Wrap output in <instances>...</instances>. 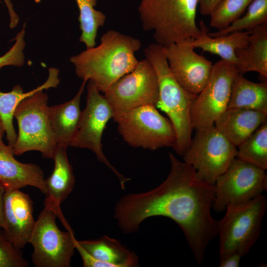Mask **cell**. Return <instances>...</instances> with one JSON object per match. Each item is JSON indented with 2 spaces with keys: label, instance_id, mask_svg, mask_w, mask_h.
Masks as SVG:
<instances>
[{
  "label": "cell",
  "instance_id": "e575fe53",
  "mask_svg": "<svg viewBox=\"0 0 267 267\" xmlns=\"http://www.w3.org/2000/svg\"><path fill=\"white\" fill-rule=\"evenodd\" d=\"M5 133L4 129L3 126L2 121L0 117V147L3 146L5 144L3 143L2 138Z\"/></svg>",
  "mask_w": 267,
  "mask_h": 267
},
{
  "label": "cell",
  "instance_id": "7402d4cb",
  "mask_svg": "<svg viewBox=\"0 0 267 267\" xmlns=\"http://www.w3.org/2000/svg\"><path fill=\"white\" fill-rule=\"evenodd\" d=\"M78 243L103 267H135L139 266L138 258L118 240L104 235L93 240Z\"/></svg>",
  "mask_w": 267,
  "mask_h": 267
},
{
  "label": "cell",
  "instance_id": "3957f363",
  "mask_svg": "<svg viewBox=\"0 0 267 267\" xmlns=\"http://www.w3.org/2000/svg\"><path fill=\"white\" fill-rule=\"evenodd\" d=\"M198 6V0H141L138 10L143 29L164 46L200 36Z\"/></svg>",
  "mask_w": 267,
  "mask_h": 267
},
{
  "label": "cell",
  "instance_id": "ba28073f",
  "mask_svg": "<svg viewBox=\"0 0 267 267\" xmlns=\"http://www.w3.org/2000/svg\"><path fill=\"white\" fill-rule=\"evenodd\" d=\"M236 152L237 147L213 125L196 129L183 159L199 179L214 185L236 158Z\"/></svg>",
  "mask_w": 267,
  "mask_h": 267
},
{
  "label": "cell",
  "instance_id": "cb8c5ba5",
  "mask_svg": "<svg viewBox=\"0 0 267 267\" xmlns=\"http://www.w3.org/2000/svg\"><path fill=\"white\" fill-rule=\"evenodd\" d=\"M227 108L267 112V82L255 83L238 74L231 87Z\"/></svg>",
  "mask_w": 267,
  "mask_h": 267
},
{
  "label": "cell",
  "instance_id": "f546056e",
  "mask_svg": "<svg viewBox=\"0 0 267 267\" xmlns=\"http://www.w3.org/2000/svg\"><path fill=\"white\" fill-rule=\"evenodd\" d=\"M26 23L23 25L21 30L18 32L14 40V44L3 55L0 57V69L5 66H22L25 62L23 50L25 47L24 35Z\"/></svg>",
  "mask_w": 267,
  "mask_h": 267
},
{
  "label": "cell",
  "instance_id": "4dcf8cb0",
  "mask_svg": "<svg viewBox=\"0 0 267 267\" xmlns=\"http://www.w3.org/2000/svg\"><path fill=\"white\" fill-rule=\"evenodd\" d=\"M243 257L237 253H232L220 260V267H238Z\"/></svg>",
  "mask_w": 267,
  "mask_h": 267
},
{
  "label": "cell",
  "instance_id": "7a4b0ae2",
  "mask_svg": "<svg viewBox=\"0 0 267 267\" xmlns=\"http://www.w3.org/2000/svg\"><path fill=\"white\" fill-rule=\"evenodd\" d=\"M140 41L110 30L103 34L100 44L70 57L77 75L91 81L100 92H104L114 82L133 71L139 61L135 53Z\"/></svg>",
  "mask_w": 267,
  "mask_h": 267
},
{
  "label": "cell",
  "instance_id": "484cf974",
  "mask_svg": "<svg viewBox=\"0 0 267 267\" xmlns=\"http://www.w3.org/2000/svg\"><path fill=\"white\" fill-rule=\"evenodd\" d=\"M75 0L79 10L78 19L81 31L79 41L83 43L87 48L92 47L95 46L98 30L104 24L106 16L94 8L97 0Z\"/></svg>",
  "mask_w": 267,
  "mask_h": 267
},
{
  "label": "cell",
  "instance_id": "e0dca14e",
  "mask_svg": "<svg viewBox=\"0 0 267 267\" xmlns=\"http://www.w3.org/2000/svg\"><path fill=\"white\" fill-rule=\"evenodd\" d=\"M14 155L12 147L5 144L0 147V182L5 190L31 186L45 194V179L41 168L33 163H21Z\"/></svg>",
  "mask_w": 267,
  "mask_h": 267
},
{
  "label": "cell",
  "instance_id": "7c38bea8",
  "mask_svg": "<svg viewBox=\"0 0 267 267\" xmlns=\"http://www.w3.org/2000/svg\"><path fill=\"white\" fill-rule=\"evenodd\" d=\"M212 208L216 212L227 206L246 202L267 190L266 170L235 158L216 180Z\"/></svg>",
  "mask_w": 267,
  "mask_h": 267
},
{
  "label": "cell",
  "instance_id": "603a6c76",
  "mask_svg": "<svg viewBox=\"0 0 267 267\" xmlns=\"http://www.w3.org/2000/svg\"><path fill=\"white\" fill-rule=\"evenodd\" d=\"M199 26L200 35L190 41L192 46L219 55L222 60L235 65L236 62L235 50L247 46L250 32H236L212 37L208 35L209 29L203 20L200 21Z\"/></svg>",
  "mask_w": 267,
  "mask_h": 267
},
{
  "label": "cell",
  "instance_id": "52a82bcc",
  "mask_svg": "<svg viewBox=\"0 0 267 267\" xmlns=\"http://www.w3.org/2000/svg\"><path fill=\"white\" fill-rule=\"evenodd\" d=\"M119 134L130 146L155 150L174 148L176 135L169 119L162 116L156 106H140L119 116L115 121Z\"/></svg>",
  "mask_w": 267,
  "mask_h": 267
},
{
  "label": "cell",
  "instance_id": "9a60e30c",
  "mask_svg": "<svg viewBox=\"0 0 267 267\" xmlns=\"http://www.w3.org/2000/svg\"><path fill=\"white\" fill-rule=\"evenodd\" d=\"M4 237L16 248L29 243L35 221L30 196L19 189L5 190L3 198Z\"/></svg>",
  "mask_w": 267,
  "mask_h": 267
},
{
  "label": "cell",
  "instance_id": "4fadbf2b",
  "mask_svg": "<svg viewBox=\"0 0 267 267\" xmlns=\"http://www.w3.org/2000/svg\"><path fill=\"white\" fill-rule=\"evenodd\" d=\"M238 74L235 66L226 61L221 59L213 64L207 84L191 106L190 117L193 129L214 125L216 120L227 108L232 85Z\"/></svg>",
  "mask_w": 267,
  "mask_h": 267
},
{
  "label": "cell",
  "instance_id": "d6a6232c",
  "mask_svg": "<svg viewBox=\"0 0 267 267\" xmlns=\"http://www.w3.org/2000/svg\"><path fill=\"white\" fill-rule=\"evenodd\" d=\"M3 1L7 7L10 17L9 27L10 28H14L17 25L19 18L15 12L10 0H3Z\"/></svg>",
  "mask_w": 267,
  "mask_h": 267
},
{
  "label": "cell",
  "instance_id": "5b68a950",
  "mask_svg": "<svg viewBox=\"0 0 267 267\" xmlns=\"http://www.w3.org/2000/svg\"><path fill=\"white\" fill-rule=\"evenodd\" d=\"M267 201L263 194L226 207L217 223L220 260L232 253L246 256L260 237Z\"/></svg>",
  "mask_w": 267,
  "mask_h": 267
},
{
  "label": "cell",
  "instance_id": "d6986e66",
  "mask_svg": "<svg viewBox=\"0 0 267 267\" xmlns=\"http://www.w3.org/2000/svg\"><path fill=\"white\" fill-rule=\"evenodd\" d=\"M87 81L83 80L78 92L70 100L49 106V116L57 146L68 147L74 137L80 122V101Z\"/></svg>",
  "mask_w": 267,
  "mask_h": 267
},
{
  "label": "cell",
  "instance_id": "30bf717a",
  "mask_svg": "<svg viewBox=\"0 0 267 267\" xmlns=\"http://www.w3.org/2000/svg\"><path fill=\"white\" fill-rule=\"evenodd\" d=\"M57 215L44 207L39 214L29 243L33 247L32 262L36 267H69L75 249L73 230L58 227Z\"/></svg>",
  "mask_w": 267,
  "mask_h": 267
},
{
  "label": "cell",
  "instance_id": "4316f807",
  "mask_svg": "<svg viewBox=\"0 0 267 267\" xmlns=\"http://www.w3.org/2000/svg\"><path fill=\"white\" fill-rule=\"evenodd\" d=\"M267 22V0H254L246 13L226 28L215 32H208L210 37H217L241 31L250 32L258 26Z\"/></svg>",
  "mask_w": 267,
  "mask_h": 267
},
{
  "label": "cell",
  "instance_id": "8992f818",
  "mask_svg": "<svg viewBox=\"0 0 267 267\" xmlns=\"http://www.w3.org/2000/svg\"><path fill=\"white\" fill-rule=\"evenodd\" d=\"M47 101V94L40 90L24 99L16 107L14 117L18 124V134L12 147L14 155L38 151L45 158H53L57 145Z\"/></svg>",
  "mask_w": 267,
  "mask_h": 267
},
{
  "label": "cell",
  "instance_id": "f1b7e54d",
  "mask_svg": "<svg viewBox=\"0 0 267 267\" xmlns=\"http://www.w3.org/2000/svg\"><path fill=\"white\" fill-rule=\"evenodd\" d=\"M28 261L20 250L16 248L0 234V267H27Z\"/></svg>",
  "mask_w": 267,
  "mask_h": 267
},
{
  "label": "cell",
  "instance_id": "83f0119b",
  "mask_svg": "<svg viewBox=\"0 0 267 267\" xmlns=\"http://www.w3.org/2000/svg\"><path fill=\"white\" fill-rule=\"evenodd\" d=\"M254 0H221L210 14V26L219 30L241 16Z\"/></svg>",
  "mask_w": 267,
  "mask_h": 267
},
{
  "label": "cell",
  "instance_id": "8fae6325",
  "mask_svg": "<svg viewBox=\"0 0 267 267\" xmlns=\"http://www.w3.org/2000/svg\"><path fill=\"white\" fill-rule=\"evenodd\" d=\"M113 112L107 100L100 94L94 83L89 81L87 85V103L82 111L77 132L69 146L91 150L97 159L103 163L118 178L121 187L130 178H125L110 163L103 151L102 137Z\"/></svg>",
  "mask_w": 267,
  "mask_h": 267
},
{
  "label": "cell",
  "instance_id": "2e32d148",
  "mask_svg": "<svg viewBox=\"0 0 267 267\" xmlns=\"http://www.w3.org/2000/svg\"><path fill=\"white\" fill-rule=\"evenodd\" d=\"M67 147L57 146L53 157L54 167L51 175L45 179L46 187L44 207L56 214L63 224L68 229L70 226L61 211L60 205L72 191L75 176L67 154Z\"/></svg>",
  "mask_w": 267,
  "mask_h": 267
},
{
  "label": "cell",
  "instance_id": "1f68e13d",
  "mask_svg": "<svg viewBox=\"0 0 267 267\" xmlns=\"http://www.w3.org/2000/svg\"><path fill=\"white\" fill-rule=\"evenodd\" d=\"M200 13L203 15H210L216 5L221 0H198Z\"/></svg>",
  "mask_w": 267,
  "mask_h": 267
},
{
  "label": "cell",
  "instance_id": "6da1fadb",
  "mask_svg": "<svg viewBox=\"0 0 267 267\" xmlns=\"http://www.w3.org/2000/svg\"><path fill=\"white\" fill-rule=\"evenodd\" d=\"M169 157L166 179L153 189L123 196L116 204L114 218L124 234L137 232L149 218L172 219L182 230L196 262L202 263L207 246L217 235L218 221L211 213L214 186L199 179L190 165L172 153Z\"/></svg>",
  "mask_w": 267,
  "mask_h": 267
},
{
  "label": "cell",
  "instance_id": "ac0fdd59",
  "mask_svg": "<svg viewBox=\"0 0 267 267\" xmlns=\"http://www.w3.org/2000/svg\"><path fill=\"white\" fill-rule=\"evenodd\" d=\"M267 121V112L227 108L216 120V128L236 147Z\"/></svg>",
  "mask_w": 267,
  "mask_h": 267
},
{
  "label": "cell",
  "instance_id": "277c9868",
  "mask_svg": "<svg viewBox=\"0 0 267 267\" xmlns=\"http://www.w3.org/2000/svg\"><path fill=\"white\" fill-rule=\"evenodd\" d=\"M144 52L158 77L159 100L156 106L167 115L172 124L176 135L173 148L178 155L183 156L192 139L190 111L197 95L186 91L175 79L161 45L151 44L144 49Z\"/></svg>",
  "mask_w": 267,
  "mask_h": 267
},
{
  "label": "cell",
  "instance_id": "9c48e42d",
  "mask_svg": "<svg viewBox=\"0 0 267 267\" xmlns=\"http://www.w3.org/2000/svg\"><path fill=\"white\" fill-rule=\"evenodd\" d=\"M104 93L114 121L133 109L147 105L156 106L159 100L156 71L146 58L139 61L133 71L114 82Z\"/></svg>",
  "mask_w": 267,
  "mask_h": 267
},
{
  "label": "cell",
  "instance_id": "d4e9b609",
  "mask_svg": "<svg viewBox=\"0 0 267 267\" xmlns=\"http://www.w3.org/2000/svg\"><path fill=\"white\" fill-rule=\"evenodd\" d=\"M236 158L264 170L267 169V121L237 147Z\"/></svg>",
  "mask_w": 267,
  "mask_h": 267
},
{
  "label": "cell",
  "instance_id": "5bb4252c",
  "mask_svg": "<svg viewBox=\"0 0 267 267\" xmlns=\"http://www.w3.org/2000/svg\"><path fill=\"white\" fill-rule=\"evenodd\" d=\"M190 41L162 46V49L177 81L186 91L197 95L207 84L213 64L194 51Z\"/></svg>",
  "mask_w": 267,
  "mask_h": 267
},
{
  "label": "cell",
  "instance_id": "ffe728a7",
  "mask_svg": "<svg viewBox=\"0 0 267 267\" xmlns=\"http://www.w3.org/2000/svg\"><path fill=\"white\" fill-rule=\"evenodd\" d=\"M58 69L51 67L48 69V76L42 85L27 92L19 85L13 87L7 92L0 91V117L6 134L8 145L12 147L16 140V134L13 124L15 110L19 103L24 99L40 90L51 88H56L60 82Z\"/></svg>",
  "mask_w": 267,
  "mask_h": 267
},
{
  "label": "cell",
  "instance_id": "44dd1931",
  "mask_svg": "<svg viewBox=\"0 0 267 267\" xmlns=\"http://www.w3.org/2000/svg\"><path fill=\"white\" fill-rule=\"evenodd\" d=\"M238 74L256 72L267 78V22L250 31L248 44L235 50Z\"/></svg>",
  "mask_w": 267,
  "mask_h": 267
},
{
  "label": "cell",
  "instance_id": "836d02e7",
  "mask_svg": "<svg viewBox=\"0 0 267 267\" xmlns=\"http://www.w3.org/2000/svg\"><path fill=\"white\" fill-rule=\"evenodd\" d=\"M5 191V189L0 182V228H2L3 222L2 216V205L3 195Z\"/></svg>",
  "mask_w": 267,
  "mask_h": 267
}]
</instances>
